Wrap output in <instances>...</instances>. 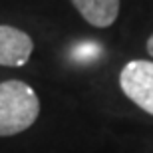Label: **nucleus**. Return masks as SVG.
I'll return each mask as SVG.
<instances>
[{"label":"nucleus","instance_id":"39448f33","mask_svg":"<svg viewBox=\"0 0 153 153\" xmlns=\"http://www.w3.org/2000/svg\"><path fill=\"white\" fill-rule=\"evenodd\" d=\"M147 54L153 58V34L149 36V40H147Z\"/></svg>","mask_w":153,"mask_h":153},{"label":"nucleus","instance_id":"f257e3e1","mask_svg":"<svg viewBox=\"0 0 153 153\" xmlns=\"http://www.w3.org/2000/svg\"><path fill=\"white\" fill-rule=\"evenodd\" d=\"M40 115V100L32 85L20 79L0 84V137L22 133Z\"/></svg>","mask_w":153,"mask_h":153},{"label":"nucleus","instance_id":"20e7f679","mask_svg":"<svg viewBox=\"0 0 153 153\" xmlns=\"http://www.w3.org/2000/svg\"><path fill=\"white\" fill-rule=\"evenodd\" d=\"M72 4L88 24L108 28L117 20L121 0H72Z\"/></svg>","mask_w":153,"mask_h":153},{"label":"nucleus","instance_id":"7ed1b4c3","mask_svg":"<svg viewBox=\"0 0 153 153\" xmlns=\"http://www.w3.org/2000/svg\"><path fill=\"white\" fill-rule=\"evenodd\" d=\"M34 52V42L24 30L0 24V66L22 68Z\"/></svg>","mask_w":153,"mask_h":153},{"label":"nucleus","instance_id":"f03ea898","mask_svg":"<svg viewBox=\"0 0 153 153\" xmlns=\"http://www.w3.org/2000/svg\"><path fill=\"white\" fill-rule=\"evenodd\" d=\"M119 88L139 109L153 115V62L131 60L121 68Z\"/></svg>","mask_w":153,"mask_h":153}]
</instances>
